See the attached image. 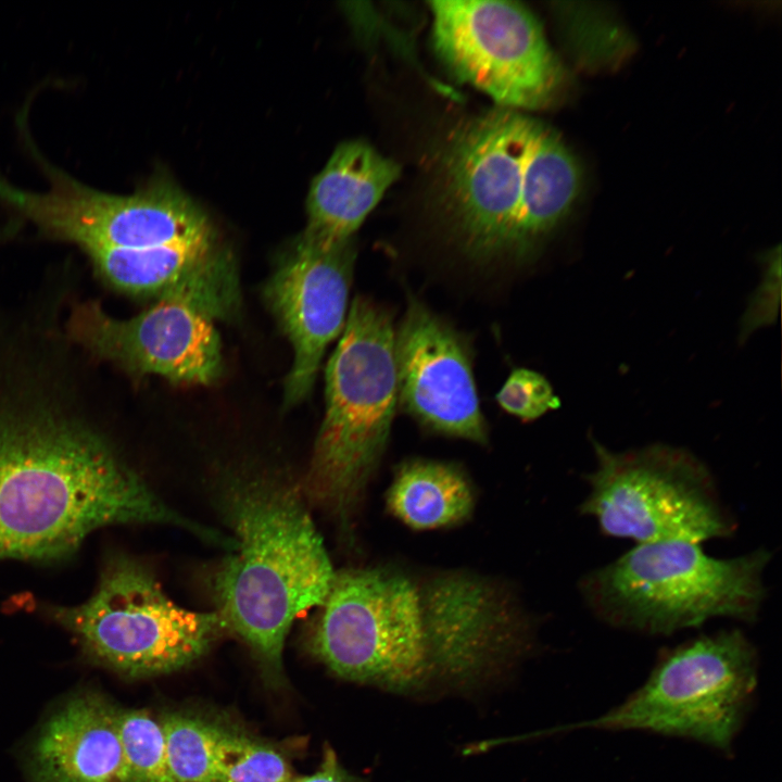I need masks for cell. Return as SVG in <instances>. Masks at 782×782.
<instances>
[{
    "label": "cell",
    "mask_w": 782,
    "mask_h": 782,
    "mask_svg": "<svg viewBox=\"0 0 782 782\" xmlns=\"http://www.w3.org/2000/svg\"><path fill=\"white\" fill-rule=\"evenodd\" d=\"M66 330L93 356L134 375L209 384L223 369L214 320L182 301L160 300L127 319L111 316L96 302L80 303L70 314Z\"/></svg>",
    "instance_id": "obj_12"
},
{
    "label": "cell",
    "mask_w": 782,
    "mask_h": 782,
    "mask_svg": "<svg viewBox=\"0 0 782 782\" xmlns=\"http://www.w3.org/2000/svg\"><path fill=\"white\" fill-rule=\"evenodd\" d=\"M596 466L581 513L600 530L638 544L663 541L702 543L736 529L712 475L692 453L654 444L613 452L593 441Z\"/></svg>",
    "instance_id": "obj_10"
},
{
    "label": "cell",
    "mask_w": 782,
    "mask_h": 782,
    "mask_svg": "<svg viewBox=\"0 0 782 782\" xmlns=\"http://www.w3.org/2000/svg\"><path fill=\"white\" fill-rule=\"evenodd\" d=\"M580 184L579 165L554 130L502 108L453 133L439 199L469 257L525 261L567 216Z\"/></svg>",
    "instance_id": "obj_4"
},
{
    "label": "cell",
    "mask_w": 782,
    "mask_h": 782,
    "mask_svg": "<svg viewBox=\"0 0 782 782\" xmlns=\"http://www.w3.org/2000/svg\"><path fill=\"white\" fill-rule=\"evenodd\" d=\"M399 176V165L367 142L341 143L312 182L304 232L327 242L351 240Z\"/></svg>",
    "instance_id": "obj_16"
},
{
    "label": "cell",
    "mask_w": 782,
    "mask_h": 782,
    "mask_svg": "<svg viewBox=\"0 0 782 782\" xmlns=\"http://www.w3.org/2000/svg\"><path fill=\"white\" fill-rule=\"evenodd\" d=\"M117 710L97 693L68 698L31 746V782H126Z\"/></svg>",
    "instance_id": "obj_15"
},
{
    "label": "cell",
    "mask_w": 782,
    "mask_h": 782,
    "mask_svg": "<svg viewBox=\"0 0 782 782\" xmlns=\"http://www.w3.org/2000/svg\"><path fill=\"white\" fill-rule=\"evenodd\" d=\"M216 497L237 544L213 576L215 610L279 679L293 621L324 603L337 571L299 484L240 469L220 479Z\"/></svg>",
    "instance_id": "obj_5"
},
{
    "label": "cell",
    "mask_w": 782,
    "mask_h": 782,
    "mask_svg": "<svg viewBox=\"0 0 782 782\" xmlns=\"http://www.w3.org/2000/svg\"><path fill=\"white\" fill-rule=\"evenodd\" d=\"M42 164L50 181L46 192L16 188L0 177V201L45 235L76 244L109 286L133 297L195 306L210 305L223 293L230 250L178 188L156 181L117 195Z\"/></svg>",
    "instance_id": "obj_3"
},
{
    "label": "cell",
    "mask_w": 782,
    "mask_h": 782,
    "mask_svg": "<svg viewBox=\"0 0 782 782\" xmlns=\"http://www.w3.org/2000/svg\"><path fill=\"white\" fill-rule=\"evenodd\" d=\"M46 611L92 660L130 678L182 669L228 631L216 610L177 605L144 563L121 552L105 557L96 590L85 602Z\"/></svg>",
    "instance_id": "obj_8"
},
{
    "label": "cell",
    "mask_w": 782,
    "mask_h": 782,
    "mask_svg": "<svg viewBox=\"0 0 782 782\" xmlns=\"http://www.w3.org/2000/svg\"><path fill=\"white\" fill-rule=\"evenodd\" d=\"M285 757L242 731L219 724L215 782H288Z\"/></svg>",
    "instance_id": "obj_20"
},
{
    "label": "cell",
    "mask_w": 782,
    "mask_h": 782,
    "mask_svg": "<svg viewBox=\"0 0 782 782\" xmlns=\"http://www.w3.org/2000/svg\"><path fill=\"white\" fill-rule=\"evenodd\" d=\"M126 782H176L160 722L141 709L117 710Z\"/></svg>",
    "instance_id": "obj_19"
},
{
    "label": "cell",
    "mask_w": 782,
    "mask_h": 782,
    "mask_svg": "<svg viewBox=\"0 0 782 782\" xmlns=\"http://www.w3.org/2000/svg\"><path fill=\"white\" fill-rule=\"evenodd\" d=\"M0 351V560L54 563L111 525H204L166 504L35 358Z\"/></svg>",
    "instance_id": "obj_1"
},
{
    "label": "cell",
    "mask_w": 782,
    "mask_h": 782,
    "mask_svg": "<svg viewBox=\"0 0 782 782\" xmlns=\"http://www.w3.org/2000/svg\"><path fill=\"white\" fill-rule=\"evenodd\" d=\"M307 633L336 676L391 691L432 671L470 683L525 645L527 626L495 585L469 573L424 582L388 568L337 571Z\"/></svg>",
    "instance_id": "obj_2"
},
{
    "label": "cell",
    "mask_w": 782,
    "mask_h": 782,
    "mask_svg": "<svg viewBox=\"0 0 782 782\" xmlns=\"http://www.w3.org/2000/svg\"><path fill=\"white\" fill-rule=\"evenodd\" d=\"M353 240L327 242L304 231L278 261L264 297L293 350L283 405L313 390L329 343L343 330L355 262Z\"/></svg>",
    "instance_id": "obj_13"
},
{
    "label": "cell",
    "mask_w": 782,
    "mask_h": 782,
    "mask_svg": "<svg viewBox=\"0 0 782 782\" xmlns=\"http://www.w3.org/2000/svg\"><path fill=\"white\" fill-rule=\"evenodd\" d=\"M391 315L357 297L325 371L326 409L299 487L348 534L389 441L398 404Z\"/></svg>",
    "instance_id": "obj_6"
},
{
    "label": "cell",
    "mask_w": 782,
    "mask_h": 782,
    "mask_svg": "<svg viewBox=\"0 0 782 782\" xmlns=\"http://www.w3.org/2000/svg\"><path fill=\"white\" fill-rule=\"evenodd\" d=\"M432 41L462 81L505 109L534 110L554 101L563 67L537 17L512 1H433Z\"/></svg>",
    "instance_id": "obj_11"
},
{
    "label": "cell",
    "mask_w": 782,
    "mask_h": 782,
    "mask_svg": "<svg viewBox=\"0 0 782 782\" xmlns=\"http://www.w3.org/2000/svg\"><path fill=\"white\" fill-rule=\"evenodd\" d=\"M755 646L737 629L702 635L659 655L621 704L575 728L646 731L728 752L757 685Z\"/></svg>",
    "instance_id": "obj_9"
},
{
    "label": "cell",
    "mask_w": 782,
    "mask_h": 782,
    "mask_svg": "<svg viewBox=\"0 0 782 782\" xmlns=\"http://www.w3.org/2000/svg\"><path fill=\"white\" fill-rule=\"evenodd\" d=\"M507 413L530 421L560 405L550 382L539 373L527 368L512 371L496 395Z\"/></svg>",
    "instance_id": "obj_21"
},
{
    "label": "cell",
    "mask_w": 782,
    "mask_h": 782,
    "mask_svg": "<svg viewBox=\"0 0 782 782\" xmlns=\"http://www.w3.org/2000/svg\"><path fill=\"white\" fill-rule=\"evenodd\" d=\"M288 782H364L362 779L348 772L339 762L331 747H326L319 768L310 775L292 777Z\"/></svg>",
    "instance_id": "obj_22"
},
{
    "label": "cell",
    "mask_w": 782,
    "mask_h": 782,
    "mask_svg": "<svg viewBox=\"0 0 782 782\" xmlns=\"http://www.w3.org/2000/svg\"><path fill=\"white\" fill-rule=\"evenodd\" d=\"M764 548L733 558L706 554L699 543L638 544L585 575L582 597L605 623L646 634H671L726 617L754 621L765 600Z\"/></svg>",
    "instance_id": "obj_7"
},
{
    "label": "cell",
    "mask_w": 782,
    "mask_h": 782,
    "mask_svg": "<svg viewBox=\"0 0 782 782\" xmlns=\"http://www.w3.org/2000/svg\"><path fill=\"white\" fill-rule=\"evenodd\" d=\"M394 362L398 401L411 416L432 431L488 442L467 343L419 301L394 331Z\"/></svg>",
    "instance_id": "obj_14"
},
{
    "label": "cell",
    "mask_w": 782,
    "mask_h": 782,
    "mask_svg": "<svg viewBox=\"0 0 782 782\" xmlns=\"http://www.w3.org/2000/svg\"><path fill=\"white\" fill-rule=\"evenodd\" d=\"M391 514L415 530L459 524L474 510L472 489L455 466L429 459H411L395 471L387 493Z\"/></svg>",
    "instance_id": "obj_17"
},
{
    "label": "cell",
    "mask_w": 782,
    "mask_h": 782,
    "mask_svg": "<svg viewBox=\"0 0 782 782\" xmlns=\"http://www.w3.org/2000/svg\"><path fill=\"white\" fill-rule=\"evenodd\" d=\"M176 782H215L219 723L185 714L160 721Z\"/></svg>",
    "instance_id": "obj_18"
}]
</instances>
